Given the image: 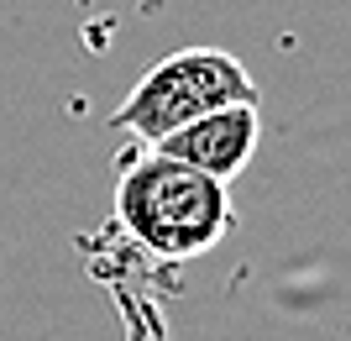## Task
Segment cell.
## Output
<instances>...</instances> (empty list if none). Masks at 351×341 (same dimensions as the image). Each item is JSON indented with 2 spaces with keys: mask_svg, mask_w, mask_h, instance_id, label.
Here are the masks:
<instances>
[{
  "mask_svg": "<svg viewBox=\"0 0 351 341\" xmlns=\"http://www.w3.org/2000/svg\"><path fill=\"white\" fill-rule=\"evenodd\" d=\"M116 221L121 231L162 263H189L210 252L231 231V194L226 184L194 174V168L147 152L121 168L116 184Z\"/></svg>",
  "mask_w": 351,
  "mask_h": 341,
  "instance_id": "6da1fadb",
  "label": "cell"
},
{
  "mask_svg": "<svg viewBox=\"0 0 351 341\" xmlns=\"http://www.w3.org/2000/svg\"><path fill=\"white\" fill-rule=\"evenodd\" d=\"M226 105H257V79L226 47H184L136 79L132 95L116 105L110 126L158 148L168 132L210 116V110H226Z\"/></svg>",
  "mask_w": 351,
  "mask_h": 341,
  "instance_id": "7a4b0ae2",
  "label": "cell"
},
{
  "mask_svg": "<svg viewBox=\"0 0 351 341\" xmlns=\"http://www.w3.org/2000/svg\"><path fill=\"white\" fill-rule=\"evenodd\" d=\"M257 137H263L257 105H226V110H210V116H199V121H189V126L168 132L152 152H162V158L194 168V174L215 178V184H231V178L252 163Z\"/></svg>",
  "mask_w": 351,
  "mask_h": 341,
  "instance_id": "3957f363",
  "label": "cell"
}]
</instances>
